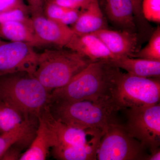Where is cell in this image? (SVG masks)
Returning <instances> with one entry per match:
<instances>
[{
	"label": "cell",
	"instance_id": "cell-1",
	"mask_svg": "<svg viewBox=\"0 0 160 160\" xmlns=\"http://www.w3.org/2000/svg\"><path fill=\"white\" fill-rule=\"evenodd\" d=\"M121 72L108 61L92 62L65 86L51 92V102L111 98L112 88Z\"/></svg>",
	"mask_w": 160,
	"mask_h": 160
},
{
	"label": "cell",
	"instance_id": "cell-2",
	"mask_svg": "<svg viewBox=\"0 0 160 160\" xmlns=\"http://www.w3.org/2000/svg\"><path fill=\"white\" fill-rule=\"evenodd\" d=\"M0 102L38 118L50 106L51 94L34 77L19 72L0 77Z\"/></svg>",
	"mask_w": 160,
	"mask_h": 160
},
{
	"label": "cell",
	"instance_id": "cell-3",
	"mask_svg": "<svg viewBox=\"0 0 160 160\" xmlns=\"http://www.w3.org/2000/svg\"><path fill=\"white\" fill-rule=\"evenodd\" d=\"M49 109L55 119L68 126L103 130L109 124L117 122L114 115L119 111L112 98L97 101L52 102Z\"/></svg>",
	"mask_w": 160,
	"mask_h": 160
},
{
	"label": "cell",
	"instance_id": "cell-4",
	"mask_svg": "<svg viewBox=\"0 0 160 160\" xmlns=\"http://www.w3.org/2000/svg\"><path fill=\"white\" fill-rule=\"evenodd\" d=\"M63 48L46 49L39 53L34 77L50 93L66 85L92 62L75 52Z\"/></svg>",
	"mask_w": 160,
	"mask_h": 160
},
{
	"label": "cell",
	"instance_id": "cell-5",
	"mask_svg": "<svg viewBox=\"0 0 160 160\" xmlns=\"http://www.w3.org/2000/svg\"><path fill=\"white\" fill-rule=\"evenodd\" d=\"M119 110L152 106L160 103V78H142L122 72L112 91Z\"/></svg>",
	"mask_w": 160,
	"mask_h": 160
},
{
	"label": "cell",
	"instance_id": "cell-6",
	"mask_svg": "<svg viewBox=\"0 0 160 160\" xmlns=\"http://www.w3.org/2000/svg\"><path fill=\"white\" fill-rule=\"evenodd\" d=\"M103 131L97 160H146V148L129 134L125 126L115 122L109 124Z\"/></svg>",
	"mask_w": 160,
	"mask_h": 160
},
{
	"label": "cell",
	"instance_id": "cell-7",
	"mask_svg": "<svg viewBox=\"0 0 160 160\" xmlns=\"http://www.w3.org/2000/svg\"><path fill=\"white\" fill-rule=\"evenodd\" d=\"M125 128L129 134L150 152L160 148V104L125 109Z\"/></svg>",
	"mask_w": 160,
	"mask_h": 160
},
{
	"label": "cell",
	"instance_id": "cell-8",
	"mask_svg": "<svg viewBox=\"0 0 160 160\" xmlns=\"http://www.w3.org/2000/svg\"><path fill=\"white\" fill-rule=\"evenodd\" d=\"M38 56L34 47L28 43L2 41L0 43V77L19 72L34 77Z\"/></svg>",
	"mask_w": 160,
	"mask_h": 160
},
{
	"label": "cell",
	"instance_id": "cell-9",
	"mask_svg": "<svg viewBox=\"0 0 160 160\" xmlns=\"http://www.w3.org/2000/svg\"><path fill=\"white\" fill-rule=\"evenodd\" d=\"M49 107L45 108L39 117L42 118L54 132L57 142L56 145L81 146L103 133L102 129H82L66 125L53 118Z\"/></svg>",
	"mask_w": 160,
	"mask_h": 160
},
{
	"label": "cell",
	"instance_id": "cell-10",
	"mask_svg": "<svg viewBox=\"0 0 160 160\" xmlns=\"http://www.w3.org/2000/svg\"><path fill=\"white\" fill-rule=\"evenodd\" d=\"M30 18L35 33L42 46L65 48L74 34L71 27L48 18L44 13L31 14Z\"/></svg>",
	"mask_w": 160,
	"mask_h": 160
},
{
	"label": "cell",
	"instance_id": "cell-11",
	"mask_svg": "<svg viewBox=\"0 0 160 160\" xmlns=\"http://www.w3.org/2000/svg\"><path fill=\"white\" fill-rule=\"evenodd\" d=\"M100 39L116 58L131 56L137 51V32L126 30H113L108 28L92 33Z\"/></svg>",
	"mask_w": 160,
	"mask_h": 160
},
{
	"label": "cell",
	"instance_id": "cell-12",
	"mask_svg": "<svg viewBox=\"0 0 160 160\" xmlns=\"http://www.w3.org/2000/svg\"><path fill=\"white\" fill-rule=\"evenodd\" d=\"M65 48L77 52L91 62L116 58L103 42L93 33H74Z\"/></svg>",
	"mask_w": 160,
	"mask_h": 160
},
{
	"label": "cell",
	"instance_id": "cell-13",
	"mask_svg": "<svg viewBox=\"0 0 160 160\" xmlns=\"http://www.w3.org/2000/svg\"><path fill=\"white\" fill-rule=\"evenodd\" d=\"M106 18L122 30L137 32L131 0H98Z\"/></svg>",
	"mask_w": 160,
	"mask_h": 160
},
{
	"label": "cell",
	"instance_id": "cell-14",
	"mask_svg": "<svg viewBox=\"0 0 160 160\" xmlns=\"http://www.w3.org/2000/svg\"><path fill=\"white\" fill-rule=\"evenodd\" d=\"M38 125L35 136L29 149L21 155L20 160H46L49 149L57 143L54 133L44 119L38 117Z\"/></svg>",
	"mask_w": 160,
	"mask_h": 160
},
{
	"label": "cell",
	"instance_id": "cell-15",
	"mask_svg": "<svg viewBox=\"0 0 160 160\" xmlns=\"http://www.w3.org/2000/svg\"><path fill=\"white\" fill-rule=\"evenodd\" d=\"M72 25V29L77 34L94 33L108 28L106 18L98 0H94L86 9H82L76 22Z\"/></svg>",
	"mask_w": 160,
	"mask_h": 160
},
{
	"label": "cell",
	"instance_id": "cell-16",
	"mask_svg": "<svg viewBox=\"0 0 160 160\" xmlns=\"http://www.w3.org/2000/svg\"><path fill=\"white\" fill-rule=\"evenodd\" d=\"M1 37L10 42L28 43L33 47L42 45L36 35L31 18L25 20H15L0 24Z\"/></svg>",
	"mask_w": 160,
	"mask_h": 160
},
{
	"label": "cell",
	"instance_id": "cell-17",
	"mask_svg": "<svg viewBox=\"0 0 160 160\" xmlns=\"http://www.w3.org/2000/svg\"><path fill=\"white\" fill-rule=\"evenodd\" d=\"M109 62L129 74L142 78H160V61L125 57L109 60Z\"/></svg>",
	"mask_w": 160,
	"mask_h": 160
},
{
	"label": "cell",
	"instance_id": "cell-18",
	"mask_svg": "<svg viewBox=\"0 0 160 160\" xmlns=\"http://www.w3.org/2000/svg\"><path fill=\"white\" fill-rule=\"evenodd\" d=\"M102 135L81 146L56 145L52 148V155L57 160H97V151Z\"/></svg>",
	"mask_w": 160,
	"mask_h": 160
},
{
	"label": "cell",
	"instance_id": "cell-19",
	"mask_svg": "<svg viewBox=\"0 0 160 160\" xmlns=\"http://www.w3.org/2000/svg\"><path fill=\"white\" fill-rule=\"evenodd\" d=\"M38 122V120H34L20 129L0 134V158L13 145L22 148L30 145L35 136Z\"/></svg>",
	"mask_w": 160,
	"mask_h": 160
},
{
	"label": "cell",
	"instance_id": "cell-20",
	"mask_svg": "<svg viewBox=\"0 0 160 160\" xmlns=\"http://www.w3.org/2000/svg\"><path fill=\"white\" fill-rule=\"evenodd\" d=\"M6 103L0 102V134L20 129L33 120Z\"/></svg>",
	"mask_w": 160,
	"mask_h": 160
},
{
	"label": "cell",
	"instance_id": "cell-21",
	"mask_svg": "<svg viewBox=\"0 0 160 160\" xmlns=\"http://www.w3.org/2000/svg\"><path fill=\"white\" fill-rule=\"evenodd\" d=\"M130 57L160 61V26H158L152 32L147 45L142 49L135 52Z\"/></svg>",
	"mask_w": 160,
	"mask_h": 160
},
{
	"label": "cell",
	"instance_id": "cell-22",
	"mask_svg": "<svg viewBox=\"0 0 160 160\" xmlns=\"http://www.w3.org/2000/svg\"><path fill=\"white\" fill-rule=\"evenodd\" d=\"M142 9L146 21L160 23V0H142Z\"/></svg>",
	"mask_w": 160,
	"mask_h": 160
},
{
	"label": "cell",
	"instance_id": "cell-23",
	"mask_svg": "<svg viewBox=\"0 0 160 160\" xmlns=\"http://www.w3.org/2000/svg\"><path fill=\"white\" fill-rule=\"evenodd\" d=\"M69 9L46 1L43 9V13L48 18L60 22Z\"/></svg>",
	"mask_w": 160,
	"mask_h": 160
},
{
	"label": "cell",
	"instance_id": "cell-24",
	"mask_svg": "<svg viewBox=\"0 0 160 160\" xmlns=\"http://www.w3.org/2000/svg\"><path fill=\"white\" fill-rule=\"evenodd\" d=\"M18 9L30 12L29 6L25 4L23 0H0V12H7Z\"/></svg>",
	"mask_w": 160,
	"mask_h": 160
},
{
	"label": "cell",
	"instance_id": "cell-25",
	"mask_svg": "<svg viewBox=\"0 0 160 160\" xmlns=\"http://www.w3.org/2000/svg\"><path fill=\"white\" fill-rule=\"evenodd\" d=\"M94 0H46L69 9H84Z\"/></svg>",
	"mask_w": 160,
	"mask_h": 160
},
{
	"label": "cell",
	"instance_id": "cell-26",
	"mask_svg": "<svg viewBox=\"0 0 160 160\" xmlns=\"http://www.w3.org/2000/svg\"><path fill=\"white\" fill-rule=\"evenodd\" d=\"M30 18L29 11L18 9L7 12H0V24L15 20H25Z\"/></svg>",
	"mask_w": 160,
	"mask_h": 160
},
{
	"label": "cell",
	"instance_id": "cell-27",
	"mask_svg": "<svg viewBox=\"0 0 160 160\" xmlns=\"http://www.w3.org/2000/svg\"><path fill=\"white\" fill-rule=\"evenodd\" d=\"M142 0H131L137 28L138 26L140 29L147 26L146 25V20L144 18L142 12Z\"/></svg>",
	"mask_w": 160,
	"mask_h": 160
},
{
	"label": "cell",
	"instance_id": "cell-28",
	"mask_svg": "<svg viewBox=\"0 0 160 160\" xmlns=\"http://www.w3.org/2000/svg\"><path fill=\"white\" fill-rule=\"evenodd\" d=\"M22 147L18 145H14L9 147L2 156L0 160H19L21 154Z\"/></svg>",
	"mask_w": 160,
	"mask_h": 160
},
{
	"label": "cell",
	"instance_id": "cell-29",
	"mask_svg": "<svg viewBox=\"0 0 160 160\" xmlns=\"http://www.w3.org/2000/svg\"><path fill=\"white\" fill-rule=\"evenodd\" d=\"M82 11V9H69L60 22L67 26L72 25L76 22Z\"/></svg>",
	"mask_w": 160,
	"mask_h": 160
},
{
	"label": "cell",
	"instance_id": "cell-30",
	"mask_svg": "<svg viewBox=\"0 0 160 160\" xmlns=\"http://www.w3.org/2000/svg\"><path fill=\"white\" fill-rule=\"evenodd\" d=\"M30 14L43 13V9L46 0H27Z\"/></svg>",
	"mask_w": 160,
	"mask_h": 160
},
{
	"label": "cell",
	"instance_id": "cell-31",
	"mask_svg": "<svg viewBox=\"0 0 160 160\" xmlns=\"http://www.w3.org/2000/svg\"><path fill=\"white\" fill-rule=\"evenodd\" d=\"M160 148L150 152V154L148 155L146 158V160H160Z\"/></svg>",
	"mask_w": 160,
	"mask_h": 160
},
{
	"label": "cell",
	"instance_id": "cell-32",
	"mask_svg": "<svg viewBox=\"0 0 160 160\" xmlns=\"http://www.w3.org/2000/svg\"><path fill=\"white\" fill-rule=\"evenodd\" d=\"M2 37H1V35H0V43L2 42L3 41H2V39H1V38H2Z\"/></svg>",
	"mask_w": 160,
	"mask_h": 160
}]
</instances>
